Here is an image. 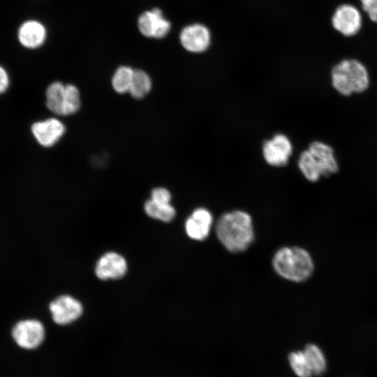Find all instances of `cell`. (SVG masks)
Here are the masks:
<instances>
[{
    "instance_id": "cell-1",
    "label": "cell",
    "mask_w": 377,
    "mask_h": 377,
    "mask_svg": "<svg viewBox=\"0 0 377 377\" xmlns=\"http://www.w3.org/2000/svg\"><path fill=\"white\" fill-rule=\"evenodd\" d=\"M215 231L219 241L231 253L246 251L255 237L252 217L240 209L222 214L216 222Z\"/></svg>"
},
{
    "instance_id": "cell-2",
    "label": "cell",
    "mask_w": 377,
    "mask_h": 377,
    "mask_svg": "<svg viewBox=\"0 0 377 377\" xmlns=\"http://www.w3.org/2000/svg\"><path fill=\"white\" fill-rule=\"evenodd\" d=\"M273 269L281 278L300 283L312 274L314 265L309 253L299 246H283L278 249L272 260Z\"/></svg>"
},
{
    "instance_id": "cell-3",
    "label": "cell",
    "mask_w": 377,
    "mask_h": 377,
    "mask_svg": "<svg viewBox=\"0 0 377 377\" xmlns=\"http://www.w3.org/2000/svg\"><path fill=\"white\" fill-rule=\"evenodd\" d=\"M331 80L334 89L345 96L362 93L369 86L366 67L354 59H343L337 64L332 69Z\"/></svg>"
},
{
    "instance_id": "cell-4",
    "label": "cell",
    "mask_w": 377,
    "mask_h": 377,
    "mask_svg": "<svg viewBox=\"0 0 377 377\" xmlns=\"http://www.w3.org/2000/svg\"><path fill=\"white\" fill-rule=\"evenodd\" d=\"M293 151L290 139L284 133H277L265 140L262 145V154L265 161L270 166H286Z\"/></svg>"
},
{
    "instance_id": "cell-5",
    "label": "cell",
    "mask_w": 377,
    "mask_h": 377,
    "mask_svg": "<svg viewBox=\"0 0 377 377\" xmlns=\"http://www.w3.org/2000/svg\"><path fill=\"white\" fill-rule=\"evenodd\" d=\"M45 327L41 322L35 319H26L17 322L12 330V337L21 348L32 350L38 348L44 341Z\"/></svg>"
},
{
    "instance_id": "cell-6",
    "label": "cell",
    "mask_w": 377,
    "mask_h": 377,
    "mask_svg": "<svg viewBox=\"0 0 377 377\" xmlns=\"http://www.w3.org/2000/svg\"><path fill=\"white\" fill-rule=\"evenodd\" d=\"M179 41L187 52L201 54L209 48L212 43V33L205 24L200 22L192 23L182 29Z\"/></svg>"
},
{
    "instance_id": "cell-7",
    "label": "cell",
    "mask_w": 377,
    "mask_h": 377,
    "mask_svg": "<svg viewBox=\"0 0 377 377\" xmlns=\"http://www.w3.org/2000/svg\"><path fill=\"white\" fill-rule=\"evenodd\" d=\"M52 320L58 325L70 324L78 319L83 312L79 300L71 295H61L49 305Z\"/></svg>"
},
{
    "instance_id": "cell-8",
    "label": "cell",
    "mask_w": 377,
    "mask_h": 377,
    "mask_svg": "<svg viewBox=\"0 0 377 377\" xmlns=\"http://www.w3.org/2000/svg\"><path fill=\"white\" fill-rule=\"evenodd\" d=\"M362 16L359 10L350 4H342L337 8L332 24L335 30L346 36L358 33L362 27Z\"/></svg>"
},
{
    "instance_id": "cell-9",
    "label": "cell",
    "mask_w": 377,
    "mask_h": 377,
    "mask_svg": "<svg viewBox=\"0 0 377 377\" xmlns=\"http://www.w3.org/2000/svg\"><path fill=\"white\" fill-rule=\"evenodd\" d=\"M138 27L143 36L161 39L170 32L171 23L164 17L161 9L155 8L142 13L139 16Z\"/></svg>"
},
{
    "instance_id": "cell-10",
    "label": "cell",
    "mask_w": 377,
    "mask_h": 377,
    "mask_svg": "<svg viewBox=\"0 0 377 377\" xmlns=\"http://www.w3.org/2000/svg\"><path fill=\"white\" fill-rule=\"evenodd\" d=\"M213 223L212 212L205 207H199L193 209L186 219L185 232L190 239L203 241L209 236Z\"/></svg>"
},
{
    "instance_id": "cell-11",
    "label": "cell",
    "mask_w": 377,
    "mask_h": 377,
    "mask_svg": "<svg viewBox=\"0 0 377 377\" xmlns=\"http://www.w3.org/2000/svg\"><path fill=\"white\" fill-rule=\"evenodd\" d=\"M128 265L126 259L116 252H107L97 261L95 274L101 280L119 279L127 272Z\"/></svg>"
},
{
    "instance_id": "cell-12",
    "label": "cell",
    "mask_w": 377,
    "mask_h": 377,
    "mask_svg": "<svg viewBox=\"0 0 377 377\" xmlns=\"http://www.w3.org/2000/svg\"><path fill=\"white\" fill-rule=\"evenodd\" d=\"M32 135L43 147L53 146L65 132L64 125L56 118L34 122L31 127Z\"/></svg>"
},
{
    "instance_id": "cell-13",
    "label": "cell",
    "mask_w": 377,
    "mask_h": 377,
    "mask_svg": "<svg viewBox=\"0 0 377 377\" xmlns=\"http://www.w3.org/2000/svg\"><path fill=\"white\" fill-rule=\"evenodd\" d=\"M17 38L22 47L30 50L36 49L44 44L47 38V30L40 22L28 20L18 27Z\"/></svg>"
},
{
    "instance_id": "cell-14",
    "label": "cell",
    "mask_w": 377,
    "mask_h": 377,
    "mask_svg": "<svg viewBox=\"0 0 377 377\" xmlns=\"http://www.w3.org/2000/svg\"><path fill=\"white\" fill-rule=\"evenodd\" d=\"M307 149L313 156L321 176L328 177L338 172L339 165L331 146L316 140L311 142Z\"/></svg>"
},
{
    "instance_id": "cell-15",
    "label": "cell",
    "mask_w": 377,
    "mask_h": 377,
    "mask_svg": "<svg viewBox=\"0 0 377 377\" xmlns=\"http://www.w3.org/2000/svg\"><path fill=\"white\" fill-rule=\"evenodd\" d=\"M66 85L60 82L52 83L46 90V106L53 113L62 115Z\"/></svg>"
},
{
    "instance_id": "cell-16",
    "label": "cell",
    "mask_w": 377,
    "mask_h": 377,
    "mask_svg": "<svg viewBox=\"0 0 377 377\" xmlns=\"http://www.w3.org/2000/svg\"><path fill=\"white\" fill-rule=\"evenodd\" d=\"M303 352L313 375L323 374L327 368V361L322 350L316 344L309 343Z\"/></svg>"
},
{
    "instance_id": "cell-17",
    "label": "cell",
    "mask_w": 377,
    "mask_h": 377,
    "mask_svg": "<svg viewBox=\"0 0 377 377\" xmlns=\"http://www.w3.org/2000/svg\"><path fill=\"white\" fill-rule=\"evenodd\" d=\"M144 209L149 216L163 222H170L176 216V209L171 203L159 204L151 199L145 202Z\"/></svg>"
},
{
    "instance_id": "cell-18",
    "label": "cell",
    "mask_w": 377,
    "mask_h": 377,
    "mask_svg": "<svg viewBox=\"0 0 377 377\" xmlns=\"http://www.w3.org/2000/svg\"><path fill=\"white\" fill-rule=\"evenodd\" d=\"M297 165L300 171L309 182H316L320 179V172L307 149L300 154Z\"/></svg>"
},
{
    "instance_id": "cell-19",
    "label": "cell",
    "mask_w": 377,
    "mask_h": 377,
    "mask_svg": "<svg viewBox=\"0 0 377 377\" xmlns=\"http://www.w3.org/2000/svg\"><path fill=\"white\" fill-rule=\"evenodd\" d=\"M151 87V81L148 74L142 70H134L128 91L131 95L135 98H142L149 92Z\"/></svg>"
},
{
    "instance_id": "cell-20",
    "label": "cell",
    "mask_w": 377,
    "mask_h": 377,
    "mask_svg": "<svg viewBox=\"0 0 377 377\" xmlns=\"http://www.w3.org/2000/svg\"><path fill=\"white\" fill-rule=\"evenodd\" d=\"M134 70L129 66L119 67L112 79L113 89L119 94L128 92L133 76Z\"/></svg>"
},
{
    "instance_id": "cell-21",
    "label": "cell",
    "mask_w": 377,
    "mask_h": 377,
    "mask_svg": "<svg viewBox=\"0 0 377 377\" xmlns=\"http://www.w3.org/2000/svg\"><path fill=\"white\" fill-rule=\"evenodd\" d=\"M289 365L297 377H311L312 371L303 350H297L288 355Z\"/></svg>"
},
{
    "instance_id": "cell-22",
    "label": "cell",
    "mask_w": 377,
    "mask_h": 377,
    "mask_svg": "<svg viewBox=\"0 0 377 377\" xmlns=\"http://www.w3.org/2000/svg\"><path fill=\"white\" fill-rule=\"evenodd\" d=\"M80 107V96L77 88L73 84H67L65 88V97L62 115L75 113Z\"/></svg>"
},
{
    "instance_id": "cell-23",
    "label": "cell",
    "mask_w": 377,
    "mask_h": 377,
    "mask_svg": "<svg viewBox=\"0 0 377 377\" xmlns=\"http://www.w3.org/2000/svg\"><path fill=\"white\" fill-rule=\"evenodd\" d=\"M172 195L170 192L162 187H158L152 190L151 200L159 204L171 203Z\"/></svg>"
},
{
    "instance_id": "cell-24",
    "label": "cell",
    "mask_w": 377,
    "mask_h": 377,
    "mask_svg": "<svg viewBox=\"0 0 377 377\" xmlns=\"http://www.w3.org/2000/svg\"><path fill=\"white\" fill-rule=\"evenodd\" d=\"M363 10L366 12L369 19L377 22V0H360Z\"/></svg>"
},
{
    "instance_id": "cell-25",
    "label": "cell",
    "mask_w": 377,
    "mask_h": 377,
    "mask_svg": "<svg viewBox=\"0 0 377 377\" xmlns=\"http://www.w3.org/2000/svg\"><path fill=\"white\" fill-rule=\"evenodd\" d=\"M10 86V76L6 69L0 65V94L7 91Z\"/></svg>"
}]
</instances>
